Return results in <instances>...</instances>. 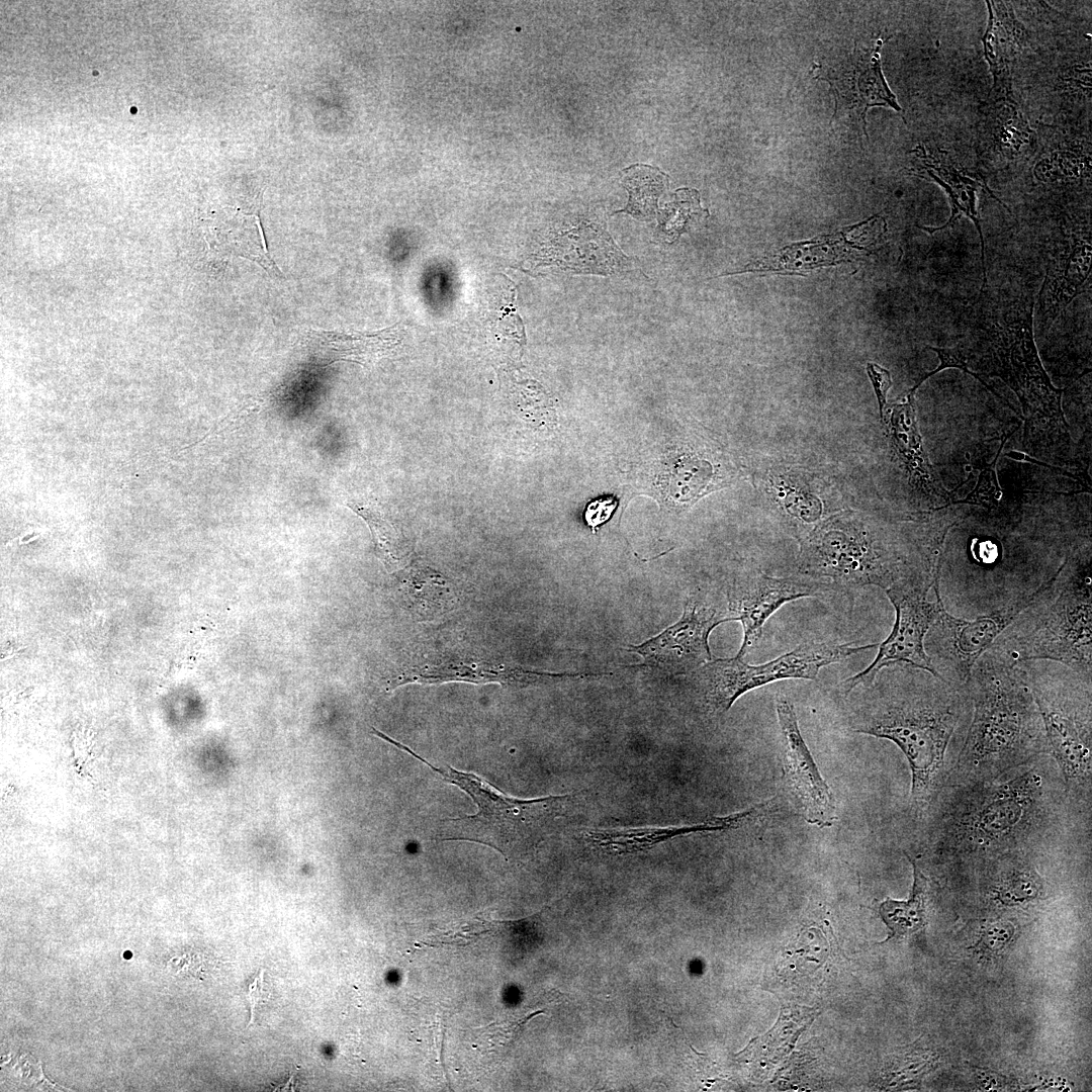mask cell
Here are the masks:
<instances>
[{
	"label": "cell",
	"instance_id": "1",
	"mask_svg": "<svg viewBox=\"0 0 1092 1092\" xmlns=\"http://www.w3.org/2000/svg\"><path fill=\"white\" fill-rule=\"evenodd\" d=\"M1079 816L1087 817L1072 806L1056 762L1043 754L995 780L943 786L918 819L921 845L933 860L985 862L1057 845Z\"/></svg>",
	"mask_w": 1092,
	"mask_h": 1092
},
{
	"label": "cell",
	"instance_id": "2",
	"mask_svg": "<svg viewBox=\"0 0 1092 1092\" xmlns=\"http://www.w3.org/2000/svg\"><path fill=\"white\" fill-rule=\"evenodd\" d=\"M1033 308L1034 296L1029 288H993L985 284L964 314L965 336L954 347L929 348L937 354L939 365L915 386L945 368H958L1002 398L983 380V376L999 377L1021 403L1022 444L1035 454L1046 446L1068 444L1070 435L1062 410L1064 389L1053 385L1037 353Z\"/></svg>",
	"mask_w": 1092,
	"mask_h": 1092
},
{
	"label": "cell",
	"instance_id": "3",
	"mask_svg": "<svg viewBox=\"0 0 1092 1092\" xmlns=\"http://www.w3.org/2000/svg\"><path fill=\"white\" fill-rule=\"evenodd\" d=\"M870 699L852 731L894 742L911 770V808L920 817L946 784L963 745L972 705L966 687L956 688L908 664L883 667L868 687Z\"/></svg>",
	"mask_w": 1092,
	"mask_h": 1092
},
{
	"label": "cell",
	"instance_id": "4",
	"mask_svg": "<svg viewBox=\"0 0 1092 1092\" xmlns=\"http://www.w3.org/2000/svg\"><path fill=\"white\" fill-rule=\"evenodd\" d=\"M965 687L971 719L945 785L995 780L1049 754L1041 716L1021 664L989 648Z\"/></svg>",
	"mask_w": 1092,
	"mask_h": 1092
},
{
	"label": "cell",
	"instance_id": "5",
	"mask_svg": "<svg viewBox=\"0 0 1092 1092\" xmlns=\"http://www.w3.org/2000/svg\"><path fill=\"white\" fill-rule=\"evenodd\" d=\"M1090 557V556H1089ZM1087 554L1067 555L990 649L1014 664L1048 660L1092 680V589Z\"/></svg>",
	"mask_w": 1092,
	"mask_h": 1092
},
{
	"label": "cell",
	"instance_id": "6",
	"mask_svg": "<svg viewBox=\"0 0 1092 1092\" xmlns=\"http://www.w3.org/2000/svg\"><path fill=\"white\" fill-rule=\"evenodd\" d=\"M373 733L425 763L440 778L470 796L477 812L440 821L434 838L442 841H471L497 850L505 858H520L533 852L549 835L572 796H549L531 800L512 798L472 772L449 765L437 767L406 745L373 728Z\"/></svg>",
	"mask_w": 1092,
	"mask_h": 1092
},
{
	"label": "cell",
	"instance_id": "7",
	"mask_svg": "<svg viewBox=\"0 0 1092 1092\" xmlns=\"http://www.w3.org/2000/svg\"><path fill=\"white\" fill-rule=\"evenodd\" d=\"M799 569L851 590L867 585L886 590L907 578L938 575L941 561L910 558L879 525L849 514L825 521L806 538Z\"/></svg>",
	"mask_w": 1092,
	"mask_h": 1092
},
{
	"label": "cell",
	"instance_id": "8",
	"mask_svg": "<svg viewBox=\"0 0 1092 1092\" xmlns=\"http://www.w3.org/2000/svg\"><path fill=\"white\" fill-rule=\"evenodd\" d=\"M1048 660L1020 663L1041 716L1049 755L1072 806L1091 817L1092 680Z\"/></svg>",
	"mask_w": 1092,
	"mask_h": 1092
},
{
	"label": "cell",
	"instance_id": "9",
	"mask_svg": "<svg viewBox=\"0 0 1092 1092\" xmlns=\"http://www.w3.org/2000/svg\"><path fill=\"white\" fill-rule=\"evenodd\" d=\"M854 643L805 642L759 665L745 663L737 655L711 660L702 667L706 702L712 712L723 714L750 690L788 678L815 679L822 667L879 645Z\"/></svg>",
	"mask_w": 1092,
	"mask_h": 1092
},
{
	"label": "cell",
	"instance_id": "10",
	"mask_svg": "<svg viewBox=\"0 0 1092 1092\" xmlns=\"http://www.w3.org/2000/svg\"><path fill=\"white\" fill-rule=\"evenodd\" d=\"M939 581L940 576L912 577L885 590L896 612L893 629L878 645L879 651L872 663L842 681L845 694L856 687L870 686L879 670L897 663L922 668L938 676L925 651L924 639L944 607Z\"/></svg>",
	"mask_w": 1092,
	"mask_h": 1092
},
{
	"label": "cell",
	"instance_id": "11",
	"mask_svg": "<svg viewBox=\"0 0 1092 1092\" xmlns=\"http://www.w3.org/2000/svg\"><path fill=\"white\" fill-rule=\"evenodd\" d=\"M1029 596L974 620L957 618L943 607L924 639V648L940 678L956 688L968 680L976 661L1034 600Z\"/></svg>",
	"mask_w": 1092,
	"mask_h": 1092
},
{
	"label": "cell",
	"instance_id": "12",
	"mask_svg": "<svg viewBox=\"0 0 1092 1092\" xmlns=\"http://www.w3.org/2000/svg\"><path fill=\"white\" fill-rule=\"evenodd\" d=\"M776 712L783 779L794 806L808 824L830 827L837 818L835 798L801 734L794 705L785 696H778Z\"/></svg>",
	"mask_w": 1092,
	"mask_h": 1092
},
{
	"label": "cell",
	"instance_id": "13",
	"mask_svg": "<svg viewBox=\"0 0 1092 1092\" xmlns=\"http://www.w3.org/2000/svg\"><path fill=\"white\" fill-rule=\"evenodd\" d=\"M887 223L883 216L873 215L834 234L784 247L777 253L747 264L746 271H808L814 268L851 261L856 252L870 254L880 244Z\"/></svg>",
	"mask_w": 1092,
	"mask_h": 1092
},
{
	"label": "cell",
	"instance_id": "14",
	"mask_svg": "<svg viewBox=\"0 0 1092 1092\" xmlns=\"http://www.w3.org/2000/svg\"><path fill=\"white\" fill-rule=\"evenodd\" d=\"M726 621H732L728 613L691 599L677 623L640 645L630 646L629 650L642 655L646 664L691 671L712 660L709 635Z\"/></svg>",
	"mask_w": 1092,
	"mask_h": 1092
},
{
	"label": "cell",
	"instance_id": "15",
	"mask_svg": "<svg viewBox=\"0 0 1092 1092\" xmlns=\"http://www.w3.org/2000/svg\"><path fill=\"white\" fill-rule=\"evenodd\" d=\"M882 39H877L869 48L855 44L847 60L828 71L820 69L821 73L816 77L826 81L834 95L832 120L840 115L853 114L862 122L867 136L866 114L869 108L885 106L903 111L882 72Z\"/></svg>",
	"mask_w": 1092,
	"mask_h": 1092
},
{
	"label": "cell",
	"instance_id": "16",
	"mask_svg": "<svg viewBox=\"0 0 1092 1092\" xmlns=\"http://www.w3.org/2000/svg\"><path fill=\"white\" fill-rule=\"evenodd\" d=\"M820 586L797 578H777L763 573L736 580L728 593V614L740 621L743 642L737 656L743 657L755 647L766 620L783 605L820 594Z\"/></svg>",
	"mask_w": 1092,
	"mask_h": 1092
},
{
	"label": "cell",
	"instance_id": "17",
	"mask_svg": "<svg viewBox=\"0 0 1092 1092\" xmlns=\"http://www.w3.org/2000/svg\"><path fill=\"white\" fill-rule=\"evenodd\" d=\"M910 154L913 155L912 163L914 166L909 170V173L923 179L931 180L941 186L948 196L951 207L950 216L943 225L938 228H919L929 234H933L934 232H939L951 226L963 215L969 217L974 222L980 237L981 262L983 268L982 286H984L987 284L985 240L978 211V193L983 190L999 203L1002 202L988 188L981 176L970 173L966 169L958 166L946 152L940 150L927 152L924 147L917 146Z\"/></svg>",
	"mask_w": 1092,
	"mask_h": 1092
},
{
	"label": "cell",
	"instance_id": "18",
	"mask_svg": "<svg viewBox=\"0 0 1092 1092\" xmlns=\"http://www.w3.org/2000/svg\"><path fill=\"white\" fill-rule=\"evenodd\" d=\"M537 257L540 263L599 275L620 271L629 261L605 226L590 220H582L566 233L555 236Z\"/></svg>",
	"mask_w": 1092,
	"mask_h": 1092
},
{
	"label": "cell",
	"instance_id": "19",
	"mask_svg": "<svg viewBox=\"0 0 1092 1092\" xmlns=\"http://www.w3.org/2000/svg\"><path fill=\"white\" fill-rule=\"evenodd\" d=\"M1090 237L1072 235L1055 247L1037 296L1040 329L1048 331L1082 292L1091 272Z\"/></svg>",
	"mask_w": 1092,
	"mask_h": 1092
},
{
	"label": "cell",
	"instance_id": "20",
	"mask_svg": "<svg viewBox=\"0 0 1092 1092\" xmlns=\"http://www.w3.org/2000/svg\"><path fill=\"white\" fill-rule=\"evenodd\" d=\"M203 230L209 252L216 257L244 258L271 276L281 275L267 249L257 210L225 206L206 219Z\"/></svg>",
	"mask_w": 1092,
	"mask_h": 1092
},
{
	"label": "cell",
	"instance_id": "21",
	"mask_svg": "<svg viewBox=\"0 0 1092 1092\" xmlns=\"http://www.w3.org/2000/svg\"><path fill=\"white\" fill-rule=\"evenodd\" d=\"M401 331L397 325L367 334L309 330L305 334V344L308 351L322 362L368 364L390 352L399 343Z\"/></svg>",
	"mask_w": 1092,
	"mask_h": 1092
},
{
	"label": "cell",
	"instance_id": "22",
	"mask_svg": "<svg viewBox=\"0 0 1092 1092\" xmlns=\"http://www.w3.org/2000/svg\"><path fill=\"white\" fill-rule=\"evenodd\" d=\"M1031 854L1013 851L989 859L996 870L989 887L992 901L1004 907H1015L1043 897L1044 881L1031 862Z\"/></svg>",
	"mask_w": 1092,
	"mask_h": 1092
},
{
	"label": "cell",
	"instance_id": "23",
	"mask_svg": "<svg viewBox=\"0 0 1092 1092\" xmlns=\"http://www.w3.org/2000/svg\"><path fill=\"white\" fill-rule=\"evenodd\" d=\"M914 389L909 392L907 402L894 404L892 407L891 429L896 449L906 463L913 481L927 492L948 499L946 491L941 489L935 473L929 463L918 431Z\"/></svg>",
	"mask_w": 1092,
	"mask_h": 1092
},
{
	"label": "cell",
	"instance_id": "24",
	"mask_svg": "<svg viewBox=\"0 0 1092 1092\" xmlns=\"http://www.w3.org/2000/svg\"><path fill=\"white\" fill-rule=\"evenodd\" d=\"M989 21L983 36L984 54L990 65L995 85L1009 74L1015 53L1025 40V29L1016 20L1009 5L987 1Z\"/></svg>",
	"mask_w": 1092,
	"mask_h": 1092
},
{
	"label": "cell",
	"instance_id": "25",
	"mask_svg": "<svg viewBox=\"0 0 1092 1092\" xmlns=\"http://www.w3.org/2000/svg\"><path fill=\"white\" fill-rule=\"evenodd\" d=\"M906 854V853H905ZM913 867V885L907 900L887 898L879 906V913L890 929V936H902L922 929L927 924L930 881L918 863L906 854Z\"/></svg>",
	"mask_w": 1092,
	"mask_h": 1092
},
{
	"label": "cell",
	"instance_id": "26",
	"mask_svg": "<svg viewBox=\"0 0 1092 1092\" xmlns=\"http://www.w3.org/2000/svg\"><path fill=\"white\" fill-rule=\"evenodd\" d=\"M623 173L622 183L629 193V200L616 213H628L642 221L652 220L658 212V198L668 186V175L657 167L642 164L632 165Z\"/></svg>",
	"mask_w": 1092,
	"mask_h": 1092
},
{
	"label": "cell",
	"instance_id": "27",
	"mask_svg": "<svg viewBox=\"0 0 1092 1092\" xmlns=\"http://www.w3.org/2000/svg\"><path fill=\"white\" fill-rule=\"evenodd\" d=\"M673 199L658 209L656 240L672 244L700 218L709 215L700 203V193L696 189L681 188L673 194Z\"/></svg>",
	"mask_w": 1092,
	"mask_h": 1092
},
{
	"label": "cell",
	"instance_id": "28",
	"mask_svg": "<svg viewBox=\"0 0 1092 1092\" xmlns=\"http://www.w3.org/2000/svg\"><path fill=\"white\" fill-rule=\"evenodd\" d=\"M368 524L376 545L379 558L388 568L397 567L404 555L401 539L391 524L379 513L364 507L350 505Z\"/></svg>",
	"mask_w": 1092,
	"mask_h": 1092
},
{
	"label": "cell",
	"instance_id": "29",
	"mask_svg": "<svg viewBox=\"0 0 1092 1092\" xmlns=\"http://www.w3.org/2000/svg\"><path fill=\"white\" fill-rule=\"evenodd\" d=\"M983 932L981 940L983 944L992 951H996L1007 945L1014 932V925L1009 921L999 920L987 925Z\"/></svg>",
	"mask_w": 1092,
	"mask_h": 1092
},
{
	"label": "cell",
	"instance_id": "30",
	"mask_svg": "<svg viewBox=\"0 0 1092 1092\" xmlns=\"http://www.w3.org/2000/svg\"><path fill=\"white\" fill-rule=\"evenodd\" d=\"M867 372L875 389L879 403L880 416L883 421L887 392L892 386L891 373L887 369L875 363L867 364Z\"/></svg>",
	"mask_w": 1092,
	"mask_h": 1092
},
{
	"label": "cell",
	"instance_id": "31",
	"mask_svg": "<svg viewBox=\"0 0 1092 1092\" xmlns=\"http://www.w3.org/2000/svg\"><path fill=\"white\" fill-rule=\"evenodd\" d=\"M617 504L614 497H604L589 503L584 514L588 526L595 528L608 521L616 510Z\"/></svg>",
	"mask_w": 1092,
	"mask_h": 1092
},
{
	"label": "cell",
	"instance_id": "32",
	"mask_svg": "<svg viewBox=\"0 0 1092 1092\" xmlns=\"http://www.w3.org/2000/svg\"><path fill=\"white\" fill-rule=\"evenodd\" d=\"M268 990L266 988L263 972L258 975L257 978L248 986L247 998L249 1000L251 1009V1023L255 1016V1012L260 1005L264 1004L268 999Z\"/></svg>",
	"mask_w": 1092,
	"mask_h": 1092
},
{
	"label": "cell",
	"instance_id": "33",
	"mask_svg": "<svg viewBox=\"0 0 1092 1092\" xmlns=\"http://www.w3.org/2000/svg\"><path fill=\"white\" fill-rule=\"evenodd\" d=\"M124 957H126V959H129L130 952L128 951L126 954H124Z\"/></svg>",
	"mask_w": 1092,
	"mask_h": 1092
}]
</instances>
